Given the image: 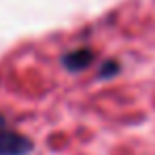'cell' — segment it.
<instances>
[{
    "instance_id": "obj_2",
    "label": "cell",
    "mask_w": 155,
    "mask_h": 155,
    "mask_svg": "<svg viewBox=\"0 0 155 155\" xmlns=\"http://www.w3.org/2000/svg\"><path fill=\"white\" fill-rule=\"evenodd\" d=\"M96 55L89 47H81V49H72L68 51L64 58H62V66L68 70V72H81L85 68H89L94 64Z\"/></svg>"
},
{
    "instance_id": "obj_1",
    "label": "cell",
    "mask_w": 155,
    "mask_h": 155,
    "mask_svg": "<svg viewBox=\"0 0 155 155\" xmlns=\"http://www.w3.org/2000/svg\"><path fill=\"white\" fill-rule=\"evenodd\" d=\"M32 149L34 142L15 127H11L5 115L0 113V155H28Z\"/></svg>"
},
{
    "instance_id": "obj_3",
    "label": "cell",
    "mask_w": 155,
    "mask_h": 155,
    "mask_svg": "<svg viewBox=\"0 0 155 155\" xmlns=\"http://www.w3.org/2000/svg\"><path fill=\"white\" fill-rule=\"evenodd\" d=\"M119 72V64L115 62V60H106L104 64H102V70L98 72V77L100 79H110V77H115Z\"/></svg>"
}]
</instances>
